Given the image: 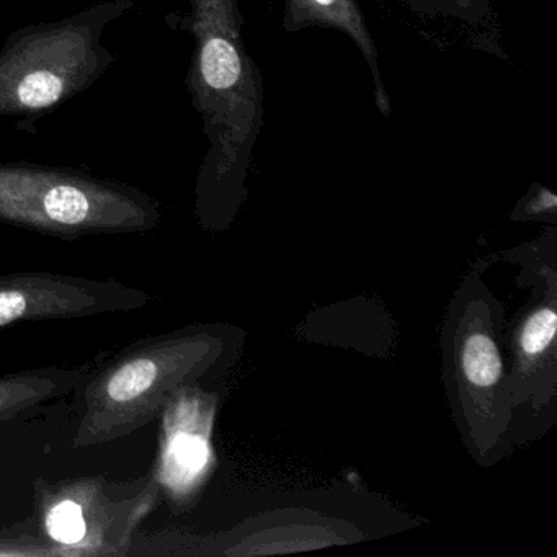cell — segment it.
I'll return each mask as SVG.
<instances>
[{
    "instance_id": "1",
    "label": "cell",
    "mask_w": 557,
    "mask_h": 557,
    "mask_svg": "<svg viewBox=\"0 0 557 557\" xmlns=\"http://www.w3.org/2000/svg\"><path fill=\"white\" fill-rule=\"evenodd\" d=\"M188 2L187 14L165 22L194 38L185 84L208 139L197 185L198 208L207 213L231 200L246 177L262 132V77L244 44L240 0Z\"/></svg>"
},
{
    "instance_id": "2",
    "label": "cell",
    "mask_w": 557,
    "mask_h": 557,
    "mask_svg": "<svg viewBox=\"0 0 557 557\" xmlns=\"http://www.w3.org/2000/svg\"><path fill=\"white\" fill-rule=\"evenodd\" d=\"M213 341L178 331L139 338L90 363L74 397L73 448L126 438L151 425L210 363Z\"/></svg>"
},
{
    "instance_id": "3",
    "label": "cell",
    "mask_w": 557,
    "mask_h": 557,
    "mask_svg": "<svg viewBox=\"0 0 557 557\" xmlns=\"http://www.w3.org/2000/svg\"><path fill=\"white\" fill-rule=\"evenodd\" d=\"M135 8V0H102L12 32L0 48V119L18 116L28 128L89 90L116 60L102 44L107 28Z\"/></svg>"
},
{
    "instance_id": "4",
    "label": "cell",
    "mask_w": 557,
    "mask_h": 557,
    "mask_svg": "<svg viewBox=\"0 0 557 557\" xmlns=\"http://www.w3.org/2000/svg\"><path fill=\"white\" fill-rule=\"evenodd\" d=\"M161 218L158 200L135 185L79 169L0 162V224L77 240L149 233Z\"/></svg>"
},
{
    "instance_id": "5",
    "label": "cell",
    "mask_w": 557,
    "mask_h": 557,
    "mask_svg": "<svg viewBox=\"0 0 557 557\" xmlns=\"http://www.w3.org/2000/svg\"><path fill=\"white\" fill-rule=\"evenodd\" d=\"M40 534L54 556H128L136 530L158 504L154 474L136 481L102 475L34 485Z\"/></svg>"
},
{
    "instance_id": "6",
    "label": "cell",
    "mask_w": 557,
    "mask_h": 557,
    "mask_svg": "<svg viewBox=\"0 0 557 557\" xmlns=\"http://www.w3.org/2000/svg\"><path fill=\"white\" fill-rule=\"evenodd\" d=\"M152 301L145 289L119 280L53 272L0 275V331L21 322L71 321L139 311Z\"/></svg>"
},
{
    "instance_id": "7",
    "label": "cell",
    "mask_w": 557,
    "mask_h": 557,
    "mask_svg": "<svg viewBox=\"0 0 557 557\" xmlns=\"http://www.w3.org/2000/svg\"><path fill=\"white\" fill-rule=\"evenodd\" d=\"M282 25L286 32L322 27L347 35L357 45L373 74L376 109L386 119L391 115L389 94L381 79L377 61L380 53L357 0H285Z\"/></svg>"
},
{
    "instance_id": "8",
    "label": "cell",
    "mask_w": 557,
    "mask_h": 557,
    "mask_svg": "<svg viewBox=\"0 0 557 557\" xmlns=\"http://www.w3.org/2000/svg\"><path fill=\"white\" fill-rule=\"evenodd\" d=\"M462 368L466 377L475 386H492L500 377V355L487 335L475 334L466 342Z\"/></svg>"
},
{
    "instance_id": "9",
    "label": "cell",
    "mask_w": 557,
    "mask_h": 557,
    "mask_svg": "<svg viewBox=\"0 0 557 557\" xmlns=\"http://www.w3.org/2000/svg\"><path fill=\"white\" fill-rule=\"evenodd\" d=\"M423 17H449L469 25L482 24L491 17V0H403Z\"/></svg>"
},
{
    "instance_id": "10",
    "label": "cell",
    "mask_w": 557,
    "mask_h": 557,
    "mask_svg": "<svg viewBox=\"0 0 557 557\" xmlns=\"http://www.w3.org/2000/svg\"><path fill=\"white\" fill-rule=\"evenodd\" d=\"M557 315L553 309H540L531 315L521 335V345L528 355L541 354L556 335Z\"/></svg>"
}]
</instances>
